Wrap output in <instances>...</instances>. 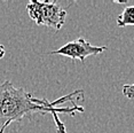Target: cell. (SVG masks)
<instances>
[{"mask_svg": "<svg viewBox=\"0 0 134 133\" xmlns=\"http://www.w3.org/2000/svg\"><path fill=\"white\" fill-rule=\"evenodd\" d=\"M78 95H84L81 90L55 101H48L35 98L22 87H15L10 80L2 81L0 84V133H4L13 122H20L32 114L56 113L74 116L76 113H84V108L75 103L74 98Z\"/></svg>", "mask_w": 134, "mask_h": 133, "instance_id": "6da1fadb", "label": "cell"}, {"mask_svg": "<svg viewBox=\"0 0 134 133\" xmlns=\"http://www.w3.org/2000/svg\"><path fill=\"white\" fill-rule=\"evenodd\" d=\"M108 49L107 46H94L85 39L84 37H79L76 40L69 41L65 45L61 46L59 49L49 52L51 55H62L65 57H70L71 60H79L81 63H85V60L88 56L99 55Z\"/></svg>", "mask_w": 134, "mask_h": 133, "instance_id": "3957f363", "label": "cell"}, {"mask_svg": "<svg viewBox=\"0 0 134 133\" xmlns=\"http://www.w3.org/2000/svg\"><path fill=\"white\" fill-rule=\"evenodd\" d=\"M5 53H6V51H5L4 45H0V59H2L5 56Z\"/></svg>", "mask_w": 134, "mask_h": 133, "instance_id": "52a82bcc", "label": "cell"}, {"mask_svg": "<svg viewBox=\"0 0 134 133\" xmlns=\"http://www.w3.org/2000/svg\"><path fill=\"white\" fill-rule=\"evenodd\" d=\"M123 94L129 99H134V80L132 84H125L121 87Z\"/></svg>", "mask_w": 134, "mask_h": 133, "instance_id": "8992f818", "label": "cell"}, {"mask_svg": "<svg viewBox=\"0 0 134 133\" xmlns=\"http://www.w3.org/2000/svg\"><path fill=\"white\" fill-rule=\"evenodd\" d=\"M52 116H53L54 123H55V125H56V132L57 133H68V132H66V129H65L64 123H63L62 120L60 119L59 114L53 113V114H52Z\"/></svg>", "mask_w": 134, "mask_h": 133, "instance_id": "5b68a950", "label": "cell"}, {"mask_svg": "<svg viewBox=\"0 0 134 133\" xmlns=\"http://www.w3.org/2000/svg\"><path fill=\"white\" fill-rule=\"evenodd\" d=\"M26 10L30 19L38 25H45L59 31L65 23L66 10L56 1L32 0L26 5Z\"/></svg>", "mask_w": 134, "mask_h": 133, "instance_id": "7a4b0ae2", "label": "cell"}, {"mask_svg": "<svg viewBox=\"0 0 134 133\" xmlns=\"http://www.w3.org/2000/svg\"><path fill=\"white\" fill-rule=\"evenodd\" d=\"M117 25L125 28L129 25H134V5L125 7L123 12L117 16Z\"/></svg>", "mask_w": 134, "mask_h": 133, "instance_id": "277c9868", "label": "cell"}]
</instances>
